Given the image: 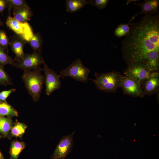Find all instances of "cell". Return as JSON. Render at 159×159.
<instances>
[{
    "label": "cell",
    "instance_id": "cell-30",
    "mask_svg": "<svg viewBox=\"0 0 159 159\" xmlns=\"http://www.w3.org/2000/svg\"><path fill=\"white\" fill-rule=\"evenodd\" d=\"M0 159H4L3 155L2 154L0 151Z\"/></svg>",
    "mask_w": 159,
    "mask_h": 159
},
{
    "label": "cell",
    "instance_id": "cell-12",
    "mask_svg": "<svg viewBox=\"0 0 159 159\" xmlns=\"http://www.w3.org/2000/svg\"><path fill=\"white\" fill-rule=\"evenodd\" d=\"M10 37L11 39L9 45L15 55L14 59L16 60L24 55V47L27 42L20 36L16 34Z\"/></svg>",
    "mask_w": 159,
    "mask_h": 159
},
{
    "label": "cell",
    "instance_id": "cell-1",
    "mask_svg": "<svg viewBox=\"0 0 159 159\" xmlns=\"http://www.w3.org/2000/svg\"><path fill=\"white\" fill-rule=\"evenodd\" d=\"M128 34L122 41L121 51L127 66L143 63L150 53L159 51V14L145 15L130 24Z\"/></svg>",
    "mask_w": 159,
    "mask_h": 159
},
{
    "label": "cell",
    "instance_id": "cell-20",
    "mask_svg": "<svg viewBox=\"0 0 159 159\" xmlns=\"http://www.w3.org/2000/svg\"><path fill=\"white\" fill-rule=\"evenodd\" d=\"M25 146V143L23 142L13 141L11 143L9 151L10 159H18L20 153Z\"/></svg>",
    "mask_w": 159,
    "mask_h": 159
},
{
    "label": "cell",
    "instance_id": "cell-6",
    "mask_svg": "<svg viewBox=\"0 0 159 159\" xmlns=\"http://www.w3.org/2000/svg\"><path fill=\"white\" fill-rule=\"evenodd\" d=\"M124 73L125 76L138 81L142 86L144 82L149 77L151 72L144 63L137 62L128 66Z\"/></svg>",
    "mask_w": 159,
    "mask_h": 159
},
{
    "label": "cell",
    "instance_id": "cell-10",
    "mask_svg": "<svg viewBox=\"0 0 159 159\" xmlns=\"http://www.w3.org/2000/svg\"><path fill=\"white\" fill-rule=\"evenodd\" d=\"M121 87L124 94L132 97H143L145 95L140 82L135 79L124 76Z\"/></svg>",
    "mask_w": 159,
    "mask_h": 159
},
{
    "label": "cell",
    "instance_id": "cell-17",
    "mask_svg": "<svg viewBox=\"0 0 159 159\" xmlns=\"http://www.w3.org/2000/svg\"><path fill=\"white\" fill-rule=\"evenodd\" d=\"M27 43L29 44L34 51L41 53L43 40L41 34L39 32L33 33Z\"/></svg>",
    "mask_w": 159,
    "mask_h": 159
},
{
    "label": "cell",
    "instance_id": "cell-3",
    "mask_svg": "<svg viewBox=\"0 0 159 159\" xmlns=\"http://www.w3.org/2000/svg\"><path fill=\"white\" fill-rule=\"evenodd\" d=\"M95 79H91L99 90L108 93L115 92L121 87L124 76L119 72L112 71L106 73L95 74Z\"/></svg>",
    "mask_w": 159,
    "mask_h": 159
},
{
    "label": "cell",
    "instance_id": "cell-19",
    "mask_svg": "<svg viewBox=\"0 0 159 159\" xmlns=\"http://www.w3.org/2000/svg\"><path fill=\"white\" fill-rule=\"evenodd\" d=\"M18 115L16 110L6 101H0V116L11 117Z\"/></svg>",
    "mask_w": 159,
    "mask_h": 159
},
{
    "label": "cell",
    "instance_id": "cell-21",
    "mask_svg": "<svg viewBox=\"0 0 159 159\" xmlns=\"http://www.w3.org/2000/svg\"><path fill=\"white\" fill-rule=\"evenodd\" d=\"M136 16L132 17L128 23L122 24L118 25L114 31L115 35L118 37H121L127 35L130 31V22Z\"/></svg>",
    "mask_w": 159,
    "mask_h": 159
},
{
    "label": "cell",
    "instance_id": "cell-26",
    "mask_svg": "<svg viewBox=\"0 0 159 159\" xmlns=\"http://www.w3.org/2000/svg\"><path fill=\"white\" fill-rule=\"evenodd\" d=\"M8 4L9 14H11V10L19 8L28 5L24 0H7Z\"/></svg>",
    "mask_w": 159,
    "mask_h": 159
},
{
    "label": "cell",
    "instance_id": "cell-8",
    "mask_svg": "<svg viewBox=\"0 0 159 159\" xmlns=\"http://www.w3.org/2000/svg\"><path fill=\"white\" fill-rule=\"evenodd\" d=\"M71 134L64 136L57 145L51 158L52 159H65L72 150L73 145V135Z\"/></svg>",
    "mask_w": 159,
    "mask_h": 159
},
{
    "label": "cell",
    "instance_id": "cell-16",
    "mask_svg": "<svg viewBox=\"0 0 159 159\" xmlns=\"http://www.w3.org/2000/svg\"><path fill=\"white\" fill-rule=\"evenodd\" d=\"M88 4L89 0H67L66 1V11L70 13L76 12Z\"/></svg>",
    "mask_w": 159,
    "mask_h": 159
},
{
    "label": "cell",
    "instance_id": "cell-31",
    "mask_svg": "<svg viewBox=\"0 0 159 159\" xmlns=\"http://www.w3.org/2000/svg\"><path fill=\"white\" fill-rule=\"evenodd\" d=\"M3 22L1 21V19H0V27L3 26Z\"/></svg>",
    "mask_w": 159,
    "mask_h": 159
},
{
    "label": "cell",
    "instance_id": "cell-13",
    "mask_svg": "<svg viewBox=\"0 0 159 159\" xmlns=\"http://www.w3.org/2000/svg\"><path fill=\"white\" fill-rule=\"evenodd\" d=\"M14 18L21 23H27L32 17L33 12L28 5L13 9Z\"/></svg>",
    "mask_w": 159,
    "mask_h": 159
},
{
    "label": "cell",
    "instance_id": "cell-18",
    "mask_svg": "<svg viewBox=\"0 0 159 159\" xmlns=\"http://www.w3.org/2000/svg\"><path fill=\"white\" fill-rule=\"evenodd\" d=\"M13 121L11 117L0 116V133L8 137L13 127Z\"/></svg>",
    "mask_w": 159,
    "mask_h": 159
},
{
    "label": "cell",
    "instance_id": "cell-25",
    "mask_svg": "<svg viewBox=\"0 0 159 159\" xmlns=\"http://www.w3.org/2000/svg\"><path fill=\"white\" fill-rule=\"evenodd\" d=\"M0 85L6 86L9 85H13L12 79L5 71L4 67L0 66Z\"/></svg>",
    "mask_w": 159,
    "mask_h": 159
},
{
    "label": "cell",
    "instance_id": "cell-2",
    "mask_svg": "<svg viewBox=\"0 0 159 159\" xmlns=\"http://www.w3.org/2000/svg\"><path fill=\"white\" fill-rule=\"evenodd\" d=\"M42 69L39 67L34 70L24 71L21 78L29 95L34 102L39 100L45 77L41 73Z\"/></svg>",
    "mask_w": 159,
    "mask_h": 159
},
{
    "label": "cell",
    "instance_id": "cell-28",
    "mask_svg": "<svg viewBox=\"0 0 159 159\" xmlns=\"http://www.w3.org/2000/svg\"><path fill=\"white\" fill-rule=\"evenodd\" d=\"M16 91L14 88H12L8 90L2 91L0 92V101H6L7 98L13 92Z\"/></svg>",
    "mask_w": 159,
    "mask_h": 159
},
{
    "label": "cell",
    "instance_id": "cell-5",
    "mask_svg": "<svg viewBox=\"0 0 159 159\" xmlns=\"http://www.w3.org/2000/svg\"><path fill=\"white\" fill-rule=\"evenodd\" d=\"M45 62L41 53L34 51L32 53H24L23 56L16 60L14 66L24 71L34 70L40 67Z\"/></svg>",
    "mask_w": 159,
    "mask_h": 159
},
{
    "label": "cell",
    "instance_id": "cell-24",
    "mask_svg": "<svg viewBox=\"0 0 159 159\" xmlns=\"http://www.w3.org/2000/svg\"><path fill=\"white\" fill-rule=\"evenodd\" d=\"M10 39L5 30L0 29V47L7 52H9V46Z\"/></svg>",
    "mask_w": 159,
    "mask_h": 159
},
{
    "label": "cell",
    "instance_id": "cell-11",
    "mask_svg": "<svg viewBox=\"0 0 159 159\" xmlns=\"http://www.w3.org/2000/svg\"><path fill=\"white\" fill-rule=\"evenodd\" d=\"M145 95H151L157 94L159 90V73L158 72H151L149 77L142 86Z\"/></svg>",
    "mask_w": 159,
    "mask_h": 159
},
{
    "label": "cell",
    "instance_id": "cell-4",
    "mask_svg": "<svg viewBox=\"0 0 159 159\" xmlns=\"http://www.w3.org/2000/svg\"><path fill=\"white\" fill-rule=\"evenodd\" d=\"M90 72V69L85 67L80 59L78 58L61 70L59 75L62 79L69 77L77 81L86 83L89 79L88 75Z\"/></svg>",
    "mask_w": 159,
    "mask_h": 159
},
{
    "label": "cell",
    "instance_id": "cell-23",
    "mask_svg": "<svg viewBox=\"0 0 159 159\" xmlns=\"http://www.w3.org/2000/svg\"><path fill=\"white\" fill-rule=\"evenodd\" d=\"M27 126L25 124L17 122L13 126L11 130V135L16 137H21L25 132Z\"/></svg>",
    "mask_w": 159,
    "mask_h": 159
},
{
    "label": "cell",
    "instance_id": "cell-29",
    "mask_svg": "<svg viewBox=\"0 0 159 159\" xmlns=\"http://www.w3.org/2000/svg\"><path fill=\"white\" fill-rule=\"evenodd\" d=\"M8 8L7 0H0V13L2 14L6 8Z\"/></svg>",
    "mask_w": 159,
    "mask_h": 159
},
{
    "label": "cell",
    "instance_id": "cell-27",
    "mask_svg": "<svg viewBox=\"0 0 159 159\" xmlns=\"http://www.w3.org/2000/svg\"><path fill=\"white\" fill-rule=\"evenodd\" d=\"M89 4L100 9L106 8L108 4V0H89Z\"/></svg>",
    "mask_w": 159,
    "mask_h": 159
},
{
    "label": "cell",
    "instance_id": "cell-32",
    "mask_svg": "<svg viewBox=\"0 0 159 159\" xmlns=\"http://www.w3.org/2000/svg\"><path fill=\"white\" fill-rule=\"evenodd\" d=\"M2 137V136L0 135V138Z\"/></svg>",
    "mask_w": 159,
    "mask_h": 159
},
{
    "label": "cell",
    "instance_id": "cell-22",
    "mask_svg": "<svg viewBox=\"0 0 159 159\" xmlns=\"http://www.w3.org/2000/svg\"><path fill=\"white\" fill-rule=\"evenodd\" d=\"M16 60L10 56L1 48L0 47V66L4 67L6 64L12 67L15 65Z\"/></svg>",
    "mask_w": 159,
    "mask_h": 159
},
{
    "label": "cell",
    "instance_id": "cell-9",
    "mask_svg": "<svg viewBox=\"0 0 159 159\" xmlns=\"http://www.w3.org/2000/svg\"><path fill=\"white\" fill-rule=\"evenodd\" d=\"M42 68L45 74V82L46 86V94L49 96L55 90L59 89L61 86V82L60 76L52 69L50 68L44 62Z\"/></svg>",
    "mask_w": 159,
    "mask_h": 159
},
{
    "label": "cell",
    "instance_id": "cell-7",
    "mask_svg": "<svg viewBox=\"0 0 159 159\" xmlns=\"http://www.w3.org/2000/svg\"><path fill=\"white\" fill-rule=\"evenodd\" d=\"M6 24L7 27L15 34L20 36L27 42L33 34L31 27L28 22H19L11 16V14H9Z\"/></svg>",
    "mask_w": 159,
    "mask_h": 159
},
{
    "label": "cell",
    "instance_id": "cell-15",
    "mask_svg": "<svg viewBox=\"0 0 159 159\" xmlns=\"http://www.w3.org/2000/svg\"><path fill=\"white\" fill-rule=\"evenodd\" d=\"M144 63L151 72H158L159 68V51L150 53Z\"/></svg>",
    "mask_w": 159,
    "mask_h": 159
},
{
    "label": "cell",
    "instance_id": "cell-14",
    "mask_svg": "<svg viewBox=\"0 0 159 159\" xmlns=\"http://www.w3.org/2000/svg\"><path fill=\"white\" fill-rule=\"evenodd\" d=\"M141 11L140 13L145 15H155L158 12L159 7L158 0H146L139 4Z\"/></svg>",
    "mask_w": 159,
    "mask_h": 159
}]
</instances>
